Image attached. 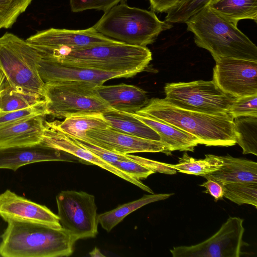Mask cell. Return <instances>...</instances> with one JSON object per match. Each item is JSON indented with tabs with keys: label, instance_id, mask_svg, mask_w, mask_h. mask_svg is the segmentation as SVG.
Instances as JSON below:
<instances>
[{
	"label": "cell",
	"instance_id": "obj_2",
	"mask_svg": "<svg viewBox=\"0 0 257 257\" xmlns=\"http://www.w3.org/2000/svg\"><path fill=\"white\" fill-rule=\"evenodd\" d=\"M1 235L0 255L4 257L68 256L76 239L62 227L8 219Z\"/></svg>",
	"mask_w": 257,
	"mask_h": 257
},
{
	"label": "cell",
	"instance_id": "obj_7",
	"mask_svg": "<svg viewBox=\"0 0 257 257\" xmlns=\"http://www.w3.org/2000/svg\"><path fill=\"white\" fill-rule=\"evenodd\" d=\"M99 85L86 81L45 83L43 98L48 115L62 118L81 113H103L111 107L96 92L95 87Z\"/></svg>",
	"mask_w": 257,
	"mask_h": 257
},
{
	"label": "cell",
	"instance_id": "obj_31",
	"mask_svg": "<svg viewBox=\"0 0 257 257\" xmlns=\"http://www.w3.org/2000/svg\"><path fill=\"white\" fill-rule=\"evenodd\" d=\"M32 0H0V30L11 28Z\"/></svg>",
	"mask_w": 257,
	"mask_h": 257
},
{
	"label": "cell",
	"instance_id": "obj_16",
	"mask_svg": "<svg viewBox=\"0 0 257 257\" xmlns=\"http://www.w3.org/2000/svg\"><path fill=\"white\" fill-rule=\"evenodd\" d=\"M46 161L80 162L77 157L48 147L41 143L28 146L0 148V169L16 171L30 164Z\"/></svg>",
	"mask_w": 257,
	"mask_h": 257
},
{
	"label": "cell",
	"instance_id": "obj_10",
	"mask_svg": "<svg viewBox=\"0 0 257 257\" xmlns=\"http://www.w3.org/2000/svg\"><path fill=\"white\" fill-rule=\"evenodd\" d=\"M243 220L229 217L213 235L191 246H179L170 250L173 257H239L243 246Z\"/></svg>",
	"mask_w": 257,
	"mask_h": 257
},
{
	"label": "cell",
	"instance_id": "obj_33",
	"mask_svg": "<svg viewBox=\"0 0 257 257\" xmlns=\"http://www.w3.org/2000/svg\"><path fill=\"white\" fill-rule=\"evenodd\" d=\"M228 113L233 118L242 116L257 117V94L236 98Z\"/></svg>",
	"mask_w": 257,
	"mask_h": 257
},
{
	"label": "cell",
	"instance_id": "obj_1",
	"mask_svg": "<svg viewBox=\"0 0 257 257\" xmlns=\"http://www.w3.org/2000/svg\"><path fill=\"white\" fill-rule=\"evenodd\" d=\"M173 125L195 136L199 144L229 147L235 145L234 118L228 113L211 114L183 109L153 98L136 112Z\"/></svg>",
	"mask_w": 257,
	"mask_h": 257
},
{
	"label": "cell",
	"instance_id": "obj_8",
	"mask_svg": "<svg viewBox=\"0 0 257 257\" xmlns=\"http://www.w3.org/2000/svg\"><path fill=\"white\" fill-rule=\"evenodd\" d=\"M166 101L178 107L211 114L228 113L236 98L213 81L172 82L164 87Z\"/></svg>",
	"mask_w": 257,
	"mask_h": 257
},
{
	"label": "cell",
	"instance_id": "obj_40",
	"mask_svg": "<svg viewBox=\"0 0 257 257\" xmlns=\"http://www.w3.org/2000/svg\"><path fill=\"white\" fill-rule=\"evenodd\" d=\"M89 255L92 257H105L97 247H95L91 251L89 252Z\"/></svg>",
	"mask_w": 257,
	"mask_h": 257
},
{
	"label": "cell",
	"instance_id": "obj_35",
	"mask_svg": "<svg viewBox=\"0 0 257 257\" xmlns=\"http://www.w3.org/2000/svg\"><path fill=\"white\" fill-rule=\"evenodd\" d=\"M70 137L80 146L89 150L110 164L119 160L127 161L130 160L125 155L117 154L84 141Z\"/></svg>",
	"mask_w": 257,
	"mask_h": 257
},
{
	"label": "cell",
	"instance_id": "obj_3",
	"mask_svg": "<svg viewBox=\"0 0 257 257\" xmlns=\"http://www.w3.org/2000/svg\"><path fill=\"white\" fill-rule=\"evenodd\" d=\"M185 23L194 42L208 50L215 61L222 58L257 61V47L238 28L208 6Z\"/></svg>",
	"mask_w": 257,
	"mask_h": 257
},
{
	"label": "cell",
	"instance_id": "obj_13",
	"mask_svg": "<svg viewBox=\"0 0 257 257\" xmlns=\"http://www.w3.org/2000/svg\"><path fill=\"white\" fill-rule=\"evenodd\" d=\"M43 145L59 151L65 152L78 158L83 163L97 165L119 177L151 194L152 189L126 173L106 162L99 157L80 146L73 139L61 131L57 125L56 120L45 122V130L40 142Z\"/></svg>",
	"mask_w": 257,
	"mask_h": 257
},
{
	"label": "cell",
	"instance_id": "obj_17",
	"mask_svg": "<svg viewBox=\"0 0 257 257\" xmlns=\"http://www.w3.org/2000/svg\"><path fill=\"white\" fill-rule=\"evenodd\" d=\"M38 70L45 83L57 81H86L102 85L110 79L131 77L123 73L100 71L42 58L39 63Z\"/></svg>",
	"mask_w": 257,
	"mask_h": 257
},
{
	"label": "cell",
	"instance_id": "obj_18",
	"mask_svg": "<svg viewBox=\"0 0 257 257\" xmlns=\"http://www.w3.org/2000/svg\"><path fill=\"white\" fill-rule=\"evenodd\" d=\"M40 115L0 125V148L40 143L45 130V117Z\"/></svg>",
	"mask_w": 257,
	"mask_h": 257
},
{
	"label": "cell",
	"instance_id": "obj_5",
	"mask_svg": "<svg viewBox=\"0 0 257 257\" xmlns=\"http://www.w3.org/2000/svg\"><path fill=\"white\" fill-rule=\"evenodd\" d=\"M104 36L126 44L146 47L173 26L160 20L154 11L117 4L92 26Z\"/></svg>",
	"mask_w": 257,
	"mask_h": 257
},
{
	"label": "cell",
	"instance_id": "obj_38",
	"mask_svg": "<svg viewBox=\"0 0 257 257\" xmlns=\"http://www.w3.org/2000/svg\"><path fill=\"white\" fill-rule=\"evenodd\" d=\"M200 185L206 189L205 193H209L215 199V201L222 199L224 197V188L221 182L217 180L209 179Z\"/></svg>",
	"mask_w": 257,
	"mask_h": 257
},
{
	"label": "cell",
	"instance_id": "obj_32",
	"mask_svg": "<svg viewBox=\"0 0 257 257\" xmlns=\"http://www.w3.org/2000/svg\"><path fill=\"white\" fill-rule=\"evenodd\" d=\"M48 115L45 99L34 105L6 113H0V125L37 116Z\"/></svg>",
	"mask_w": 257,
	"mask_h": 257
},
{
	"label": "cell",
	"instance_id": "obj_6",
	"mask_svg": "<svg viewBox=\"0 0 257 257\" xmlns=\"http://www.w3.org/2000/svg\"><path fill=\"white\" fill-rule=\"evenodd\" d=\"M41 57L28 43L7 32L0 37V70L13 89L43 98L45 83L38 65Z\"/></svg>",
	"mask_w": 257,
	"mask_h": 257
},
{
	"label": "cell",
	"instance_id": "obj_36",
	"mask_svg": "<svg viewBox=\"0 0 257 257\" xmlns=\"http://www.w3.org/2000/svg\"><path fill=\"white\" fill-rule=\"evenodd\" d=\"M111 165L139 180L146 179L154 173L153 171L130 159L127 161H117Z\"/></svg>",
	"mask_w": 257,
	"mask_h": 257
},
{
	"label": "cell",
	"instance_id": "obj_37",
	"mask_svg": "<svg viewBox=\"0 0 257 257\" xmlns=\"http://www.w3.org/2000/svg\"><path fill=\"white\" fill-rule=\"evenodd\" d=\"M125 155L129 159L142 165L154 173L159 172L167 174H174L177 172V171L170 167L169 164L159 162L140 156L130 155L129 154H125Z\"/></svg>",
	"mask_w": 257,
	"mask_h": 257
},
{
	"label": "cell",
	"instance_id": "obj_20",
	"mask_svg": "<svg viewBox=\"0 0 257 257\" xmlns=\"http://www.w3.org/2000/svg\"><path fill=\"white\" fill-rule=\"evenodd\" d=\"M222 165L217 171L204 175L222 183H257V163L227 155L220 156Z\"/></svg>",
	"mask_w": 257,
	"mask_h": 257
},
{
	"label": "cell",
	"instance_id": "obj_39",
	"mask_svg": "<svg viewBox=\"0 0 257 257\" xmlns=\"http://www.w3.org/2000/svg\"><path fill=\"white\" fill-rule=\"evenodd\" d=\"M151 9L158 13H167L180 0H149Z\"/></svg>",
	"mask_w": 257,
	"mask_h": 257
},
{
	"label": "cell",
	"instance_id": "obj_29",
	"mask_svg": "<svg viewBox=\"0 0 257 257\" xmlns=\"http://www.w3.org/2000/svg\"><path fill=\"white\" fill-rule=\"evenodd\" d=\"M222 183L224 197L238 205L247 204L257 207V183Z\"/></svg>",
	"mask_w": 257,
	"mask_h": 257
},
{
	"label": "cell",
	"instance_id": "obj_28",
	"mask_svg": "<svg viewBox=\"0 0 257 257\" xmlns=\"http://www.w3.org/2000/svg\"><path fill=\"white\" fill-rule=\"evenodd\" d=\"M44 99L13 89L6 81L0 89V113L25 108L39 103Z\"/></svg>",
	"mask_w": 257,
	"mask_h": 257
},
{
	"label": "cell",
	"instance_id": "obj_11",
	"mask_svg": "<svg viewBox=\"0 0 257 257\" xmlns=\"http://www.w3.org/2000/svg\"><path fill=\"white\" fill-rule=\"evenodd\" d=\"M26 41L41 58L60 51L75 50L116 42L98 33L93 27L77 30L50 28L38 32Z\"/></svg>",
	"mask_w": 257,
	"mask_h": 257
},
{
	"label": "cell",
	"instance_id": "obj_15",
	"mask_svg": "<svg viewBox=\"0 0 257 257\" xmlns=\"http://www.w3.org/2000/svg\"><path fill=\"white\" fill-rule=\"evenodd\" d=\"M0 216L8 219L61 227L57 215L45 205L19 196L9 189L0 194Z\"/></svg>",
	"mask_w": 257,
	"mask_h": 257
},
{
	"label": "cell",
	"instance_id": "obj_25",
	"mask_svg": "<svg viewBox=\"0 0 257 257\" xmlns=\"http://www.w3.org/2000/svg\"><path fill=\"white\" fill-rule=\"evenodd\" d=\"M172 195L173 193L144 195L138 200L118 206L111 210L98 215V223L109 232L133 211L150 203L166 199Z\"/></svg>",
	"mask_w": 257,
	"mask_h": 257
},
{
	"label": "cell",
	"instance_id": "obj_26",
	"mask_svg": "<svg viewBox=\"0 0 257 257\" xmlns=\"http://www.w3.org/2000/svg\"><path fill=\"white\" fill-rule=\"evenodd\" d=\"M222 163L218 156L206 154L204 159H195L185 153L179 158L178 164L169 165L179 172L203 176L218 170Z\"/></svg>",
	"mask_w": 257,
	"mask_h": 257
},
{
	"label": "cell",
	"instance_id": "obj_19",
	"mask_svg": "<svg viewBox=\"0 0 257 257\" xmlns=\"http://www.w3.org/2000/svg\"><path fill=\"white\" fill-rule=\"evenodd\" d=\"M99 96L115 110L136 113L145 107L149 99L145 91L135 85L120 83L95 87Z\"/></svg>",
	"mask_w": 257,
	"mask_h": 257
},
{
	"label": "cell",
	"instance_id": "obj_9",
	"mask_svg": "<svg viewBox=\"0 0 257 257\" xmlns=\"http://www.w3.org/2000/svg\"><path fill=\"white\" fill-rule=\"evenodd\" d=\"M59 223L76 240L94 237L98 233V214L94 195L66 190L56 197Z\"/></svg>",
	"mask_w": 257,
	"mask_h": 257
},
{
	"label": "cell",
	"instance_id": "obj_23",
	"mask_svg": "<svg viewBox=\"0 0 257 257\" xmlns=\"http://www.w3.org/2000/svg\"><path fill=\"white\" fill-rule=\"evenodd\" d=\"M208 6L236 26L243 19L257 22V0H212Z\"/></svg>",
	"mask_w": 257,
	"mask_h": 257
},
{
	"label": "cell",
	"instance_id": "obj_4",
	"mask_svg": "<svg viewBox=\"0 0 257 257\" xmlns=\"http://www.w3.org/2000/svg\"><path fill=\"white\" fill-rule=\"evenodd\" d=\"M42 59L100 71L123 73L132 77L148 67L152 55L147 47L116 41L78 50L60 51Z\"/></svg>",
	"mask_w": 257,
	"mask_h": 257
},
{
	"label": "cell",
	"instance_id": "obj_12",
	"mask_svg": "<svg viewBox=\"0 0 257 257\" xmlns=\"http://www.w3.org/2000/svg\"><path fill=\"white\" fill-rule=\"evenodd\" d=\"M216 62L213 81L234 97L257 94V61L222 58Z\"/></svg>",
	"mask_w": 257,
	"mask_h": 257
},
{
	"label": "cell",
	"instance_id": "obj_41",
	"mask_svg": "<svg viewBox=\"0 0 257 257\" xmlns=\"http://www.w3.org/2000/svg\"><path fill=\"white\" fill-rule=\"evenodd\" d=\"M5 79V77L3 73H2L1 70H0V89L1 88L2 85L3 83V82L4 81V79Z\"/></svg>",
	"mask_w": 257,
	"mask_h": 257
},
{
	"label": "cell",
	"instance_id": "obj_34",
	"mask_svg": "<svg viewBox=\"0 0 257 257\" xmlns=\"http://www.w3.org/2000/svg\"><path fill=\"white\" fill-rule=\"evenodd\" d=\"M124 0H69L71 10L77 13L88 10L106 12Z\"/></svg>",
	"mask_w": 257,
	"mask_h": 257
},
{
	"label": "cell",
	"instance_id": "obj_21",
	"mask_svg": "<svg viewBox=\"0 0 257 257\" xmlns=\"http://www.w3.org/2000/svg\"><path fill=\"white\" fill-rule=\"evenodd\" d=\"M133 115L155 130L160 136L161 142L166 144L170 151H192L199 144L198 139L191 134L173 125L144 116L136 113Z\"/></svg>",
	"mask_w": 257,
	"mask_h": 257
},
{
	"label": "cell",
	"instance_id": "obj_24",
	"mask_svg": "<svg viewBox=\"0 0 257 257\" xmlns=\"http://www.w3.org/2000/svg\"><path fill=\"white\" fill-rule=\"evenodd\" d=\"M59 128L69 136L84 140L87 131L110 127L101 113H87L68 116L62 121L56 120Z\"/></svg>",
	"mask_w": 257,
	"mask_h": 257
},
{
	"label": "cell",
	"instance_id": "obj_30",
	"mask_svg": "<svg viewBox=\"0 0 257 257\" xmlns=\"http://www.w3.org/2000/svg\"><path fill=\"white\" fill-rule=\"evenodd\" d=\"M212 0H180L167 12L165 21L169 23H185L202 9Z\"/></svg>",
	"mask_w": 257,
	"mask_h": 257
},
{
	"label": "cell",
	"instance_id": "obj_27",
	"mask_svg": "<svg viewBox=\"0 0 257 257\" xmlns=\"http://www.w3.org/2000/svg\"><path fill=\"white\" fill-rule=\"evenodd\" d=\"M236 143L243 154L257 155V117L242 116L234 118Z\"/></svg>",
	"mask_w": 257,
	"mask_h": 257
},
{
	"label": "cell",
	"instance_id": "obj_22",
	"mask_svg": "<svg viewBox=\"0 0 257 257\" xmlns=\"http://www.w3.org/2000/svg\"><path fill=\"white\" fill-rule=\"evenodd\" d=\"M111 128L145 139L161 141L159 135L149 125L135 116L133 113L110 108L103 113Z\"/></svg>",
	"mask_w": 257,
	"mask_h": 257
},
{
	"label": "cell",
	"instance_id": "obj_14",
	"mask_svg": "<svg viewBox=\"0 0 257 257\" xmlns=\"http://www.w3.org/2000/svg\"><path fill=\"white\" fill-rule=\"evenodd\" d=\"M86 138L83 141L119 154L142 152L171 153L168 146L161 141L135 137L110 127L91 130L86 132Z\"/></svg>",
	"mask_w": 257,
	"mask_h": 257
}]
</instances>
